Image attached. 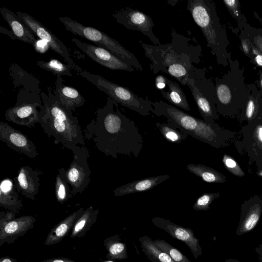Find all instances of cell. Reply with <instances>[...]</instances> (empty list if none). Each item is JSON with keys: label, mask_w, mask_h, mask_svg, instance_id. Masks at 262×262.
I'll return each mask as SVG.
<instances>
[{"label": "cell", "mask_w": 262, "mask_h": 262, "mask_svg": "<svg viewBox=\"0 0 262 262\" xmlns=\"http://www.w3.org/2000/svg\"><path fill=\"white\" fill-rule=\"evenodd\" d=\"M168 91L160 90L162 96L173 106L184 111H190V107L187 99L179 84L166 78Z\"/></svg>", "instance_id": "25"}, {"label": "cell", "mask_w": 262, "mask_h": 262, "mask_svg": "<svg viewBox=\"0 0 262 262\" xmlns=\"http://www.w3.org/2000/svg\"><path fill=\"white\" fill-rule=\"evenodd\" d=\"M169 178L168 174H163L136 180L117 187L113 190L114 195L121 196L150 190Z\"/></svg>", "instance_id": "21"}, {"label": "cell", "mask_w": 262, "mask_h": 262, "mask_svg": "<svg viewBox=\"0 0 262 262\" xmlns=\"http://www.w3.org/2000/svg\"><path fill=\"white\" fill-rule=\"evenodd\" d=\"M260 82L261 86L262 87V74L260 75Z\"/></svg>", "instance_id": "50"}, {"label": "cell", "mask_w": 262, "mask_h": 262, "mask_svg": "<svg viewBox=\"0 0 262 262\" xmlns=\"http://www.w3.org/2000/svg\"><path fill=\"white\" fill-rule=\"evenodd\" d=\"M223 163L225 167L231 174L238 177H243L245 174L238 163L233 158L227 154H225L222 159Z\"/></svg>", "instance_id": "36"}, {"label": "cell", "mask_w": 262, "mask_h": 262, "mask_svg": "<svg viewBox=\"0 0 262 262\" xmlns=\"http://www.w3.org/2000/svg\"><path fill=\"white\" fill-rule=\"evenodd\" d=\"M104 246L108 251L107 257L112 259L123 260L127 258L126 244L118 235L107 237Z\"/></svg>", "instance_id": "30"}, {"label": "cell", "mask_w": 262, "mask_h": 262, "mask_svg": "<svg viewBox=\"0 0 262 262\" xmlns=\"http://www.w3.org/2000/svg\"><path fill=\"white\" fill-rule=\"evenodd\" d=\"M14 213H8L4 217H1L0 242L1 245L4 243L13 242L16 238L25 234L30 229L33 227L35 219L32 215H23L14 219Z\"/></svg>", "instance_id": "16"}, {"label": "cell", "mask_w": 262, "mask_h": 262, "mask_svg": "<svg viewBox=\"0 0 262 262\" xmlns=\"http://www.w3.org/2000/svg\"><path fill=\"white\" fill-rule=\"evenodd\" d=\"M43 104L39 111V123L49 137L54 138V142L61 144L72 151L85 146L84 137L78 119L72 111L60 103L56 93L48 95L41 93Z\"/></svg>", "instance_id": "3"}, {"label": "cell", "mask_w": 262, "mask_h": 262, "mask_svg": "<svg viewBox=\"0 0 262 262\" xmlns=\"http://www.w3.org/2000/svg\"><path fill=\"white\" fill-rule=\"evenodd\" d=\"M84 211L83 207L80 208L57 224L48 234L45 245L51 246L59 243L73 229Z\"/></svg>", "instance_id": "23"}, {"label": "cell", "mask_w": 262, "mask_h": 262, "mask_svg": "<svg viewBox=\"0 0 262 262\" xmlns=\"http://www.w3.org/2000/svg\"><path fill=\"white\" fill-rule=\"evenodd\" d=\"M72 41L90 58L103 67L112 70L135 71L134 67L102 47L85 43L76 38H73Z\"/></svg>", "instance_id": "13"}, {"label": "cell", "mask_w": 262, "mask_h": 262, "mask_svg": "<svg viewBox=\"0 0 262 262\" xmlns=\"http://www.w3.org/2000/svg\"><path fill=\"white\" fill-rule=\"evenodd\" d=\"M221 195L219 192L205 193L199 197L192 205L196 211H207L210 209L213 201Z\"/></svg>", "instance_id": "34"}, {"label": "cell", "mask_w": 262, "mask_h": 262, "mask_svg": "<svg viewBox=\"0 0 262 262\" xmlns=\"http://www.w3.org/2000/svg\"><path fill=\"white\" fill-rule=\"evenodd\" d=\"M262 214V198L255 195L244 201L241 206L239 222L236 230L237 236L252 230L258 223Z\"/></svg>", "instance_id": "17"}, {"label": "cell", "mask_w": 262, "mask_h": 262, "mask_svg": "<svg viewBox=\"0 0 262 262\" xmlns=\"http://www.w3.org/2000/svg\"><path fill=\"white\" fill-rule=\"evenodd\" d=\"M62 79L58 77L56 93L60 103L67 109L75 111L76 108L82 106L85 99L76 89L63 84Z\"/></svg>", "instance_id": "24"}, {"label": "cell", "mask_w": 262, "mask_h": 262, "mask_svg": "<svg viewBox=\"0 0 262 262\" xmlns=\"http://www.w3.org/2000/svg\"><path fill=\"white\" fill-rule=\"evenodd\" d=\"M251 49L252 54L254 56L255 62L258 66L262 67V53L256 47L254 46L251 42Z\"/></svg>", "instance_id": "40"}, {"label": "cell", "mask_w": 262, "mask_h": 262, "mask_svg": "<svg viewBox=\"0 0 262 262\" xmlns=\"http://www.w3.org/2000/svg\"><path fill=\"white\" fill-rule=\"evenodd\" d=\"M79 75L104 92L118 107L119 104L143 116L149 115L153 108L152 101L139 97L129 89L114 83L100 75L81 69Z\"/></svg>", "instance_id": "5"}, {"label": "cell", "mask_w": 262, "mask_h": 262, "mask_svg": "<svg viewBox=\"0 0 262 262\" xmlns=\"http://www.w3.org/2000/svg\"><path fill=\"white\" fill-rule=\"evenodd\" d=\"M254 41L256 47L262 53V36L257 35L254 37Z\"/></svg>", "instance_id": "44"}, {"label": "cell", "mask_w": 262, "mask_h": 262, "mask_svg": "<svg viewBox=\"0 0 262 262\" xmlns=\"http://www.w3.org/2000/svg\"><path fill=\"white\" fill-rule=\"evenodd\" d=\"M66 170L64 168L58 169L55 182V193L56 200L60 204H64L73 195L66 177Z\"/></svg>", "instance_id": "29"}, {"label": "cell", "mask_w": 262, "mask_h": 262, "mask_svg": "<svg viewBox=\"0 0 262 262\" xmlns=\"http://www.w3.org/2000/svg\"><path fill=\"white\" fill-rule=\"evenodd\" d=\"M40 171L35 170L27 165L21 166L14 181L17 192L27 199H36L40 184Z\"/></svg>", "instance_id": "19"}, {"label": "cell", "mask_w": 262, "mask_h": 262, "mask_svg": "<svg viewBox=\"0 0 262 262\" xmlns=\"http://www.w3.org/2000/svg\"><path fill=\"white\" fill-rule=\"evenodd\" d=\"M104 262H114V261H112V260H107V261H105Z\"/></svg>", "instance_id": "51"}, {"label": "cell", "mask_w": 262, "mask_h": 262, "mask_svg": "<svg viewBox=\"0 0 262 262\" xmlns=\"http://www.w3.org/2000/svg\"><path fill=\"white\" fill-rule=\"evenodd\" d=\"M241 43L244 53L248 56L251 49V42L247 39H243L241 40Z\"/></svg>", "instance_id": "42"}, {"label": "cell", "mask_w": 262, "mask_h": 262, "mask_svg": "<svg viewBox=\"0 0 262 262\" xmlns=\"http://www.w3.org/2000/svg\"><path fill=\"white\" fill-rule=\"evenodd\" d=\"M1 262H16V261L10 257H3L1 260Z\"/></svg>", "instance_id": "46"}, {"label": "cell", "mask_w": 262, "mask_h": 262, "mask_svg": "<svg viewBox=\"0 0 262 262\" xmlns=\"http://www.w3.org/2000/svg\"><path fill=\"white\" fill-rule=\"evenodd\" d=\"M217 108L221 105H227L231 101V93L229 86L223 83H217L215 87Z\"/></svg>", "instance_id": "35"}, {"label": "cell", "mask_w": 262, "mask_h": 262, "mask_svg": "<svg viewBox=\"0 0 262 262\" xmlns=\"http://www.w3.org/2000/svg\"><path fill=\"white\" fill-rule=\"evenodd\" d=\"M179 1L177 0H169L168 1V4L171 6H174Z\"/></svg>", "instance_id": "47"}, {"label": "cell", "mask_w": 262, "mask_h": 262, "mask_svg": "<svg viewBox=\"0 0 262 262\" xmlns=\"http://www.w3.org/2000/svg\"><path fill=\"white\" fill-rule=\"evenodd\" d=\"M0 205L13 212L23 207L21 199L17 191L13 180L7 178L0 184Z\"/></svg>", "instance_id": "22"}, {"label": "cell", "mask_w": 262, "mask_h": 262, "mask_svg": "<svg viewBox=\"0 0 262 262\" xmlns=\"http://www.w3.org/2000/svg\"><path fill=\"white\" fill-rule=\"evenodd\" d=\"M258 117H260L262 118V113H261V114L260 115V116H258Z\"/></svg>", "instance_id": "52"}, {"label": "cell", "mask_w": 262, "mask_h": 262, "mask_svg": "<svg viewBox=\"0 0 262 262\" xmlns=\"http://www.w3.org/2000/svg\"><path fill=\"white\" fill-rule=\"evenodd\" d=\"M154 244L160 249L166 252L175 262H191L178 249L170 245L163 239H155Z\"/></svg>", "instance_id": "33"}, {"label": "cell", "mask_w": 262, "mask_h": 262, "mask_svg": "<svg viewBox=\"0 0 262 262\" xmlns=\"http://www.w3.org/2000/svg\"><path fill=\"white\" fill-rule=\"evenodd\" d=\"M151 113L163 117L181 132L215 148L224 147L237 134L222 128L215 121L207 122L185 113L162 100L152 102Z\"/></svg>", "instance_id": "4"}, {"label": "cell", "mask_w": 262, "mask_h": 262, "mask_svg": "<svg viewBox=\"0 0 262 262\" xmlns=\"http://www.w3.org/2000/svg\"><path fill=\"white\" fill-rule=\"evenodd\" d=\"M40 262H76L70 259L64 257L51 258Z\"/></svg>", "instance_id": "43"}, {"label": "cell", "mask_w": 262, "mask_h": 262, "mask_svg": "<svg viewBox=\"0 0 262 262\" xmlns=\"http://www.w3.org/2000/svg\"><path fill=\"white\" fill-rule=\"evenodd\" d=\"M33 46L36 51L40 53L46 52L50 48L49 44L41 39H37Z\"/></svg>", "instance_id": "39"}, {"label": "cell", "mask_w": 262, "mask_h": 262, "mask_svg": "<svg viewBox=\"0 0 262 262\" xmlns=\"http://www.w3.org/2000/svg\"><path fill=\"white\" fill-rule=\"evenodd\" d=\"M256 174L258 176L262 177V169L258 170V172Z\"/></svg>", "instance_id": "49"}, {"label": "cell", "mask_w": 262, "mask_h": 262, "mask_svg": "<svg viewBox=\"0 0 262 262\" xmlns=\"http://www.w3.org/2000/svg\"><path fill=\"white\" fill-rule=\"evenodd\" d=\"M155 85L157 89L160 90L164 88L167 85L166 77L163 75H159L155 79Z\"/></svg>", "instance_id": "41"}, {"label": "cell", "mask_w": 262, "mask_h": 262, "mask_svg": "<svg viewBox=\"0 0 262 262\" xmlns=\"http://www.w3.org/2000/svg\"><path fill=\"white\" fill-rule=\"evenodd\" d=\"M139 242L142 251L152 262H175L166 252L158 247L147 235L140 237Z\"/></svg>", "instance_id": "28"}, {"label": "cell", "mask_w": 262, "mask_h": 262, "mask_svg": "<svg viewBox=\"0 0 262 262\" xmlns=\"http://www.w3.org/2000/svg\"><path fill=\"white\" fill-rule=\"evenodd\" d=\"M224 3L229 11L234 16L239 15V3L237 0H224Z\"/></svg>", "instance_id": "38"}, {"label": "cell", "mask_w": 262, "mask_h": 262, "mask_svg": "<svg viewBox=\"0 0 262 262\" xmlns=\"http://www.w3.org/2000/svg\"><path fill=\"white\" fill-rule=\"evenodd\" d=\"M42 105L38 102H18L5 112L7 120L20 126L32 127L36 123H39V111L37 108Z\"/></svg>", "instance_id": "18"}, {"label": "cell", "mask_w": 262, "mask_h": 262, "mask_svg": "<svg viewBox=\"0 0 262 262\" xmlns=\"http://www.w3.org/2000/svg\"><path fill=\"white\" fill-rule=\"evenodd\" d=\"M107 97L106 105L97 110L96 117L85 129V138L92 140L107 156H133L137 158L143 149V137L133 120L123 114Z\"/></svg>", "instance_id": "1"}, {"label": "cell", "mask_w": 262, "mask_h": 262, "mask_svg": "<svg viewBox=\"0 0 262 262\" xmlns=\"http://www.w3.org/2000/svg\"><path fill=\"white\" fill-rule=\"evenodd\" d=\"M0 12L11 29L14 38L33 46L35 44L37 39L34 34L14 12L6 7H1Z\"/></svg>", "instance_id": "20"}, {"label": "cell", "mask_w": 262, "mask_h": 262, "mask_svg": "<svg viewBox=\"0 0 262 262\" xmlns=\"http://www.w3.org/2000/svg\"><path fill=\"white\" fill-rule=\"evenodd\" d=\"M171 41L166 44L149 45L139 42L144 54L151 61L149 68L154 74L162 71L187 86L193 63L200 61L202 48L190 32L189 36L171 28Z\"/></svg>", "instance_id": "2"}, {"label": "cell", "mask_w": 262, "mask_h": 262, "mask_svg": "<svg viewBox=\"0 0 262 262\" xmlns=\"http://www.w3.org/2000/svg\"><path fill=\"white\" fill-rule=\"evenodd\" d=\"M98 213V209H95L92 206H90L84 210L83 213L73 227L71 237H81L85 235L86 231L95 223Z\"/></svg>", "instance_id": "26"}, {"label": "cell", "mask_w": 262, "mask_h": 262, "mask_svg": "<svg viewBox=\"0 0 262 262\" xmlns=\"http://www.w3.org/2000/svg\"><path fill=\"white\" fill-rule=\"evenodd\" d=\"M204 121H214L218 118L213 97V90L204 70L192 66L187 84Z\"/></svg>", "instance_id": "8"}, {"label": "cell", "mask_w": 262, "mask_h": 262, "mask_svg": "<svg viewBox=\"0 0 262 262\" xmlns=\"http://www.w3.org/2000/svg\"><path fill=\"white\" fill-rule=\"evenodd\" d=\"M37 65L45 70L48 71L57 77L62 75L72 76L71 72V67L69 64H64L57 59H51L48 61H37Z\"/></svg>", "instance_id": "32"}, {"label": "cell", "mask_w": 262, "mask_h": 262, "mask_svg": "<svg viewBox=\"0 0 262 262\" xmlns=\"http://www.w3.org/2000/svg\"><path fill=\"white\" fill-rule=\"evenodd\" d=\"M151 222L158 228L166 231L173 238L184 243L195 259L202 255V249L199 243V239L195 236L192 229L184 228L161 217H153Z\"/></svg>", "instance_id": "15"}, {"label": "cell", "mask_w": 262, "mask_h": 262, "mask_svg": "<svg viewBox=\"0 0 262 262\" xmlns=\"http://www.w3.org/2000/svg\"><path fill=\"white\" fill-rule=\"evenodd\" d=\"M0 140L11 149L32 159L38 156L36 146L24 134L6 122H0Z\"/></svg>", "instance_id": "14"}, {"label": "cell", "mask_w": 262, "mask_h": 262, "mask_svg": "<svg viewBox=\"0 0 262 262\" xmlns=\"http://www.w3.org/2000/svg\"><path fill=\"white\" fill-rule=\"evenodd\" d=\"M187 9L201 29L207 46L218 56L220 47V29L213 4L208 0H188Z\"/></svg>", "instance_id": "7"}, {"label": "cell", "mask_w": 262, "mask_h": 262, "mask_svg": "<svg viewBox=\"0 0 262 262\" xmlns=\"http://www.w3.org/2000/svg\"><path fill=\"white\" fill-rule=\"evenodd\" d=\"M259 104L257 101L253 97H250L246 105L245 117L248 122L257 117L259 112Z\"/></svg>", "instance_id": "37"}, {"label": "cell", "mask_w": 262, "mask_h": 262, "mask_svg": "<svg viewBox=\"0 0 262 262\" xmlns=\"http://www.w3.org/2000/svg\"><path fill=\"white\" fill-rule=\"evenodd\" d=\"M73 153V159L66 170V177L70 185L72 194L81 193L91 182V171L88 163L90 156L85 146L80 147Z\"/></svg>", "instance_id": "10"}, {"label": "cell", "mask_w": 262, "mask_h": 262, "mask_svg": "<svg viewBox=\"0 0 262 262\" xmlns=\"http://www.w3.org/2000/svg\"><path fill=\"white\" fill-rule=\"evenodd\" d=\"M112 16L117 23L126 29L139 31L146 36L154 45L161 44L152 31L155 24L150 16L127 7L115 11Z\"/></svg>", "instance_id": "12"}, {"label": "cell", "mask_w": 262, "mask_h": 262, "mask_svg": "<svg viewBox=\"0 0 262 262\" xmlns=\"http://www.w3.org/2000/svg\"><path fill=\"white\" fill-rule=\"evenodd\" d=\"M259 261L260 262H262V259H260V260H259Z\"/></svg>", "instance_id": "53"}, {"label": "cell", "mask_w": 262, "mask_h": 262, "mask_svg": "<svg viewBox=\"0 0 262 262\" xmlns=\"http://www.w3.org/2000/svg\"><path fill=\"white\" fill-rule=\"evenodd\" d=\"M235 146L240 154H246L250 162L255 163L258 170L262 169V118L248 122L238 133Z\"/></svg>", "instance_id": "9"}, {"label": "cell", "mask_w": 262, "mask_h": 262, "mask_svg": "<svg viewBox=\"0 0 262 262\" xmlns=\"http://www.w3.org/2000/svg\"><path fill=\"white\" fill-rule=\"evenodd\" d=\"M186 169L208 183H223L226 181V177L222 173L202 164H189L186 165Z\"/></svg>", "instance_id": "27"}, {"label": "cell", "mask_w": 262, "mask_h": 262, "mask_svg": "<svg viewBox=\"0 0 262 262\" xmlns=\"http://www.w3.org/2000/svg\"><path fill=\"white\" fill-rule=\"evenodd\" d=\"M258 260L262 259V241L255 249Z\"/></svg>", "instance_id": "45"}, {"label": "cell", "mask_w": 262, "mask_h": 262, "mask_svg": "<svg viewBox=\"0 0 262 262\" xmlns=\"http://www.w3.org/2000/svg\"><path fill=\"white\" fill-rule=\"evenodd\" d=\"M155 125L165 140L170 143H180L188 137L187 135L181 132L169 122L165 123L157 122Z\"/></svg>", "instance_id": "31"}, {"label": "cell", "mask_w": 262, "mask_h": 262, "mask_svg": "<svg viewBox=\"0 0 262 262\" xmlns=\"http://www.w3.org/2000/svg\"><path fill=\"white\" fill-rule=\"evenodd\" d=\"M16 14L34 35L47 42L50 48L62 57L72 69L78 72L81 70L71 59L70 53L63 42L41 23L25 12L18 11Z\"/></svg>", "instance_id": "11"}, {"label": "cell", "mask_w": 262, "mask_h": 262, "mask_svg": "<svg viewBox=\"0 0 262 262\" xmlns=\"http://www.w3.org/2000/svg\"><path fill=\"white\" fill-rule=\"evenodd\" d=\"M58 19L63 25L66 30L108 50L121 60L137 70H143L142 66L134 54L106 33L96 28L85 26L69 17H59Z\"/></svg>", "instance_id": "6"}, {"label": "cell", "mask_w": 262, "mask_h": 262, "mask_svg": "<svg viewBox=\"0 0 262 262\" xmlns=\"http://www.w3.org/2000/svg\"><path fill=\"white\" fill-rule=\"evenodd\" d=\"M224 262H241L238 260L233 258H228Z\"/></svg>", "instance_id": "48"}]
</instances>
